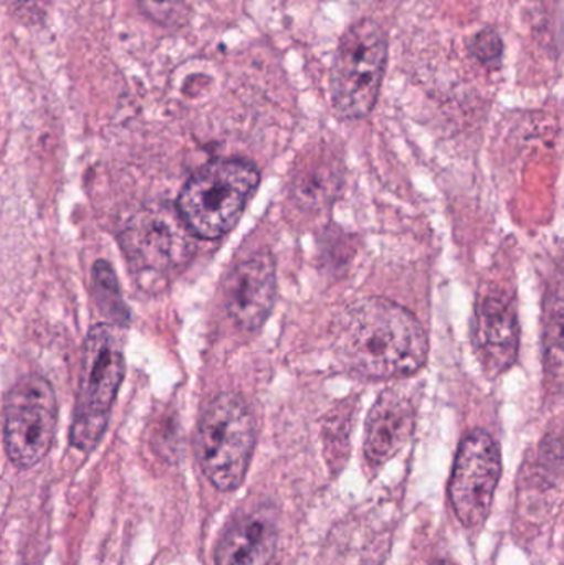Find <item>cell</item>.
<instances>
[{"label":"cell","mask_w":564,"mask_h":565,"mask_svg":"<svg viewBox=\"0 0 564 565\" xmlns=\"http://www.w3.org/2000/svg\"><path fill=\"white\" fill-rule=\"evenodd\" d=\"M194 237L178 207L152 205L128 222L119 241L136 274L159 277L178 270L191 258Z\"/></svg>","instance_id":"obj_7"},{"label":"cell","mask_w":564,"mask_h":565,"mask_svg":"<svg viewBox=\"0 0 564 565\" xmlns=\"http://www.w3.org/2000/svg\"><path fill=\"white\" fill-rule=\"evenodd\" d=\"M470 50H472V55L476 56L482 65H499L503 53L502 39H500L499 33L493 29L482 30V32L473 39Z\"/></svg>","instance_id":"obj_16"},{"label":"cell","mask_w":564,"mask_h":565,"mask_svg":"<svg viewBox=\"0 0 564 565\" xmlns=\"http://www.w3.org/2000/svg\"><path fill=\"white\" fill-rule=\"evenodd\" d=\"M277 299V270L268 252L238 262L224 281V305L232 321L244 331H257Z\"/></svg>","instance_id":"obj_9"},{"label":"cell","mask_w":564,"mask_h":565,"mask_svg":"<svg viewBox=\"0 0 564 565\" xmlns=\"http://www.w3.org/2000/svg\"><path fill=\"white\" fill-rule=\"evenodd\" d=\"M476 342L490 374L507 371L515 361L519 321L512 298L506 292H490L480 299L476 312Z\"/></svg>","instance_id":"obj_11"},{"label":"cell","mask_w":564,"mask_h":565,"mask_svg":"<svg viewBox=\"0 0 564 565\" xmlns=\"http://www.w3.org/2000/svg\"><path fill=\"white\" fill-rule=\"evenodd\" d=\"M278 543L277 514L270 504L235 513L219 537L215 565H270Z\"/></svg>","instance_id":"obj_10"},{"label":"cell","mask_w":564,"mask_h":565,"mask_svg":"<svg viewBox=\"0 0 564 565\" xmlns=\"http://www.w3.org/2000/svg\"><path fill=\"white\" fill-rule=\"evenodd\" d=\"M141 12L162 26L181 22L185 12V0H136Z\"/></svg>","instance_id":"obj_15"},{"label":"cell","mask_w":564,"mask_h":565,"mask_svg":"<svg viewBox=\"0 0 564 565\" xmlns=\"http://www.w3.org/2000/svg\"><path fill=\"white\" fill-rule=\"evenodd\" d=\"M333 349L347 371L366 379L414 374L427 361L421 322L397 302L363 298L348 305L333 326Z\"/></svg>","instance_id":"obj_1"},{"label":"cell","mask_w":564,"mask_h":565,"mask_svg":"<svg viewBox=\"0 0 564 565\" xmlns=\"http://www.w3.org/2000/svg\"><path fill=\"white\" fill-rule=\"evenodd\" d=\"M500 475L502 460L496 440L482 430L467 435L449 483L450 503L464 526L479 527L489 518Z\"/></svg>","instance_id":"obj_8"},{"label":"cell","mask_w":564,"mask_h":565,"mask_svg":"<svg viewBox=\"0 0 564 565\" xmlns=\"http://www.w3.org/2000/svg\"><path fill=\"white\" fill-rule=\"evenodd\" d=\"M93 285H95V298L103 315L113 324L126 326L129 321V311L121 298L118 280L111 265L106 262H96L93 267Z\"/></svg>","instance_id":"obj_13"},{"label":"cell","mask_w":564,"mask_h":565,"mask_svg":"<svg viewBox=\"0 0 564 565\" xmlns=\"http://www.w3.org/2000/svg\"><path fill=\"white\" fill-rule=\"evenodd\" d=\"M260 174L242 159H215L202 166L179 194V214L202 241H219L241 221Z\"/></svg>","instance_id":"obj_2"},{"label":"cell","mask_w":564,"mask_h":565,"mask_svg":"<svg viewBox=\"0 0 564 565\" xmlns=\"http://www.w3.org/2000/svg\"><path fill=\"white\" fill-rule=\"evenodd\" d=\"M58 422L55 391L46 379H20L3 404V445L17 468L35 467L49 455Z\"/></svg>","instance_id":"obj_6"},{"label":"cell","mask_w":564,"mask_h":565,"mask_svg":"<svg viewBox=\"0 0 564 565\" xmlns=\"http://www.w3.org/2000/svg\"><path fill=\"white\" fill-rule=\"evenodd\" d=\"M546 364L553 381L564 388V309L553 316L546 331Z\"/></svg>","instance_id":"obj_14"},{"label":"cell","mask_w":564,"mask_h":565,"mask_svg":"<svg viewBox=\"0 0 564 565\" xmlns=\"http://www.w3.org/2000/svg\"><path fill=\"white\" fill-rule=\"evenodd\" d=\"M12 3V10L22 13L23 17H33L39 19V13L43 12V2L45 0H9Z\"/></svg>","instance_id":"obj_17"},{"label":"cell","mask_w":564,"mask_h":565,"mask_svg":"<svg viewBox=\"0 0 564 565\" xmlns=\"http://www.w3.org/2000/svg\"><path fill=\"white\" fill-rule=\"evenodd\" d=\"M255 447V424L244 397L234 392L215 395L202 412L195 451L202 473L219 491L244 483Z\"/></svg>","instance_id":"obj_4"},{"label":"cell","mask_w":564,"mask_h":565,"mask_svg":"<svg viewBox=\"0 0 564 565\" xmlns=\"http://www.w3.org/2000/svg\"><path fill=\"white\" fill-rule=\"evenodd\" d=\"M387 63V36L380 23L364 19L341 36L330 73L331 102L343 119L373 111Z\"/></svg>","instance_id":"obj_5"},{"label":"cell","mask_w":564,"mask_h":565,"mask_svg":"<svg viewBox=\"0 0 564 565\" xmlns=\"http://www.w3.org/2000/svg\"><path fill=\"white\" fill-rule=\"evenodd\" d=\"M436 565H443V564H436Z\"/></svg>","instance_id":"obj_18"},{"label":"cell","mask_w":564,"mask_h":565,"mask_svg":"<svg viewBox=\"0 0 564 565\" xmlns=\"http://www.w3.org/2000/svg\"><path fill=\"white\" fill-rule=\"evenodd\" d=\"M125 379V352L113 326H93L83 344L78 392L70 444L76 450H95L108 427L109 412Z\"/></svg>","instance_id":"obj_3"},{"label":"cell","mask_w":564,"mask_h":565,"mask_svg":"<svg viewBox=\"0 0 564 565\" xmlns=\"http://www.w3.org/2000/svg\"><path fill=\"white\" fill-rule=\"evenodd\" d=\"M416 412L406 395L386 391L371 408L364 438V455L371 465L386 463L409 440Z\"/></svg>","instance_id":"obj_12"}]
</instances>
